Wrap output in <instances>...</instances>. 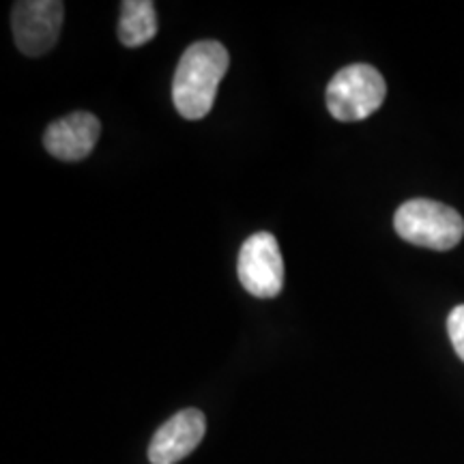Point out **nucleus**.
<instances>
[{"mask_svg":"<svg viewBox=\"0 0 464 464\" xmlns=\"http://www.w3.org/2000/svg\"><path fill=\"white\" fill-rule=\"evenodd\" d=\"M65 7L58 0H20L11 11L17 50L26 56H44L61 37Z\"/></svg>","mask_w":464,"mask_h":464,"instance_id":"obj_5","label":"nucleus"},{"mask_svg":"<svg viewBox=\"0 0 464 464\" xmlns=\"http://www.w3.org/2000/svg\"><path fill=\"white\" fill-rule=\"evenodd\" d=\"M237 274L241 286L258 299H274L284 286L280 243L271 232H256L241 246Z\"/></svg>","mask_w":464,"mask_h":464,"instance_id":"obj_4","label":"nucleus"},{"mask_svg":"<svg viewBox=\"0 0 464 464\" xmlns=\"http://www.w3.org/2000/svg\"><path fill=\"white\" fill-rule=\"evenodd\" d=\"M102 123L91 112H72L52 123L44 133V147L50 155L63 161L89 158L100 140Z\"/></svg>","mask_w":464,"mask_h":464,"instance_id":"obj_7","label":"nucleus"},{"mask_svg":"<svg viewBox=\"0 0 464 464\" xmlns=\"http://www.w3.org/2000/svg\"><path fill=\"white\" fill-rule=\"evenodd\" d=\"M393 228L400 239L417 247L448 252L462 241L464 219L456 208L443 202L413 198L398 208L393 216Z\"/></svg>","mask_w":464,"mask_h":464,"instance_id":"obj_2","label":"nucleus"},{"mask_svg":"<svg viewBox=\"0 0 464 464\" xmlns=\"http://www.w3.org/2000/svg\"><path fill=\"white\" fill-rule=\"evenodd\" d=\"M448 334L451 346H454L458 357L464 362V304L456 305L454 310H451V314L448 318Z\"/></svg>","mask_w":464,"mask_h":464,"instance_id":"obj_9","label":"nucleus"},{"mask_svg":"<svg viewBox=\"0 0 464 464\" xmlns=\"http://www.w3.org/2000/svg\"><path fill=\"white\" fill-rule=\"evenodd\" d=\"M228 65V50L219 42L207 39L185 50L172 80V102L183 119L198 121L211 112Z\"/></svg>","mask_w":464,"mask_h":464,"instance_id":"obj_1","label":"nucleus"},{"mask_svg":"<svg viewBox=\"0 0 464 464\" xmlns=\"http://www.w3.org/2000/svg\"><path fill=\"white\" fill-rule=\"evenodd\" d=\"M387 84L381 72L372 65L355 63L340 69L327 86V108L334 119L353 123L363 121L382 106Z\"/></svg>","mask_w":464,"mask_h":464,"instance_id":"obj_3","label":"nucleus"},{"mask_svg":"<svg viewBox=\"0 0 464 464\" xmlns=\"http://www.w3.org/2000/svg\"><path fill=\"white\" fill-rule=\"evenodd\" d=\"M207 432L205 413L198 409H185L172 415L155 432L149 448L150 464H177L200 445Z\"/></svg>","mask_w":464,"mask_h":464,"instance_id":"obj_6","label":"nucleus"},{"mask_svg":"<svg viewBox=\"0 0 464 464\" xmlns=\"http://www.w3.org/2000/svg\"><path fill=\"white\" fill-rule=\"evenodd\" d=\"M158 34V14L150 0L121 3L119 39L125 48H140Z\"/></svg>","mask_w":464,"mask_h":464,"instance_id":"obj_8","label":"nucleus"}]
</instances>
